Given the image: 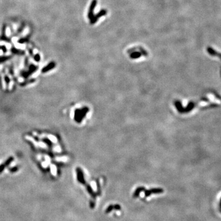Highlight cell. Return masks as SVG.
<instances>
[{
    "instance_id": "6",
    "label": "cell",
    "mask_w": 221,
    "mask_h": 221,
    "mask_svg": "<svg viewBox=\"0 0 221 221\" xmlns=\"http://www.w3.org/2000/svg\"><path fill=\"white\" fill-rule=\"evenodd\" d=\"M121 209V207L119 205H114V209H116V210H120Z\"/></svg>"
},
{
    "instance_id": "1",
    "label": "cell",
    "mask_w": 221,
    "mask_h": 221,
    "mask_svg": "<svg viewBox=\"0 0 221 221\" xmlns=\"http://www.w3.org/2000/svg\"><path fill=\"white\" fill-rule=\"evenodd\" d=\"M163 192V190L162 189L157 188V189H152L149 190V191H145V196L146 197H149L152 194H161Z\"/></svg>"
},
{
    "instance_id": "3",
    "label": "cell",
    "mask_w": 221,
    "mask_h": 221,
    "mask_svg": "<svg viewBox=\"0 0 221 221\" xmlns=\"http://www.w3.org/2000/svg\"><path fill=\"white\" fill-rule=\"evenodd\" d=\"M143 191H145L144 187H138V188L136 189L135 192H134L133 195V196L134 198H136V197H138V196H139V195L140 194V193L141 192H142Z\"/></svg>"
},
{
    "instance_id": "7",
    "label": "cell",
    "mask_w": 221,
    "mask_h": 221,
    "mask_svg": "<svg viewBox=\"0 0 221 221\" xmlns=\"http://www.w3.org/2000/svg\"><path fill=\"white\" fill-rule=\"evenodd\" d=\"M90 206L92 209H93L95 208V202L91 200L90 201Z\"/></svg>"
},
{
    "instance_id": "5",
    "label": "cell",
    "mask_w": 221,
    "mask_h": 221,
    "mask_svg": "<svg viewBox=\"0 0 221 221\" xmlns=\"http://www.w3.org/2000/svg\"><path fill=\"white\" fill-rule=\"evenodd\" d=\"M114 209V205H111L106 208V213H110Z\"/></svg>"
},
{
    "instance_id": "2",
    "label": "cell",
    "mask_w": 221,
    "mask_h": 221,
    "mask_svg": "<svg viewBox=\"0 0 221 221\" xmlns=\"http://www.w3.org/2000/svg\"><path fill=\"white\" fill-rule=\"evenodd\" d=\"M77 174H78V179L79 181V182L84 184L86 182H85L84 177L83 173H82V170L79 168L77 169Z\"/></svg>"
},
{
    "instance_id": "4",
    "label": "cell",
    "mask_w": 221,
    "mask_h": 221,
    "mask_svg": "<svg viewBox=\"0 0 221 221\" xmlns=\"http://www.w3.org/2000/svg\"><path fill=\"white\" fill-rule=\"evenodd\" d=\"M87 192H89V194H90V195H91V196H92V197H93V198H95L96 197V194L94 192H93V189H92V187H90V186H87Z\"/></svg>"
},
{
    "instance_id": "8",
    "label": "cell",
    "mask_w": 221,
    "mask_h": 221,
    "mask_svg": "<svg viewBox=\"0 0 221 221\" xmlns=\"http://www.w3.org/2000/svg\"><path fill=\"white\" fill-rule=\"evenodd\" d=\"M219 205H220V207L221 208V197L220 198V201H219Z\"/></svg>"
}]
</instances>
